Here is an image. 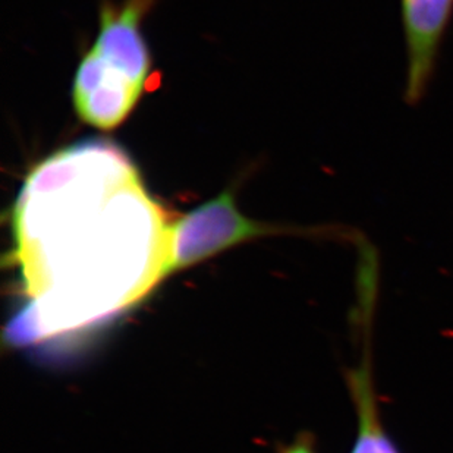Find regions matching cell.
Segmentation results:
<instances>
[{"label": "cell", "mask_w": 453, "mask_h": 453, "mask_svg": "<svg viewBox=\"0 0 453 453\" xmlns=\"http://www.w3.org/2000/svg\"><path fill=\"white\" fill-rule=\"evenodd\" d=\"M452 19L453 0H401L406 51L403 100L408 106L426 99Z\"/></svg>", "instance_id": "cell-4"}, {"label": "cell", "mask_w": 453, "mask_h": 453, "mask_svg": "<svg viewBox=\"0 0 453 453\" xmlns=\"http://www.w3.org/2000/svg\"><path fill=\"white\" fill-rule=\"evenodd\" d=\"M273 227L241 214L231 189L171 223L166 278L245 241L270 235Z\"/></svg>", "instance_id": "cell-2"}, {"label": "cell", "mask_w": 453, "mask_h": 453, "mask_svg": "<svg viewBox=\"0 0 453 453\" xmlns=\"http://www.w3.org/2000/svg\"><path fill=\"white\" fill-rule=\"evenodd\" d=\"M22 276L35 303L91 319L140 300L166 278L167 214L109 142L51 156L13 209Z\"/></svg>", "instance_id": "cell-1"}, {"label": "cell", "mask_w": 453, "mask_h": 453, "mask_svg": "<svg viewBox=\"0 0 453 453\" xmlns=\"http://www.w3.org/2000/svg\"><path fill=\"white\" fill-rule=\"evenodd\" d=\"M153 0H125L118 8L104 4L99 37L82 59L100 82L142 95L150 71V55L140 24Z\"/></svg>", "instance_id": "cell-3"}, {"label": "cell", "mask_w": 453, "mask_h": 453, "mask_svg": "<svg viewBox=\"0 0 453 453\" xmlns=\"http://www.w3.org/2000/svg\"><path fill=\"white\" fill-rule=\"evenodd\" d=\"M280 453H316V450H314V443H312L311 439L303 436L296 443H292L291 446L282 449Z\"/></svg>", "instance_id": "cell-6"}, {"label": "cell", "mask_w": 453, "mask_h": 453, "mask_svg": "<svg viewBox=\"0 0 453 453\" xmlns=\"http://www.w3.org/2000/svg\"><path fill=\"white\" fill-rule=\"evenodd\" d=\"M368 327L370 321L364 341L363 361L359 363L358 368L348 372V386L351 389L358 418V430L351 453H401L386 433L377 406L368 352Z\"/></svg>", "instance_id": "cell-5"}]
</instances>
